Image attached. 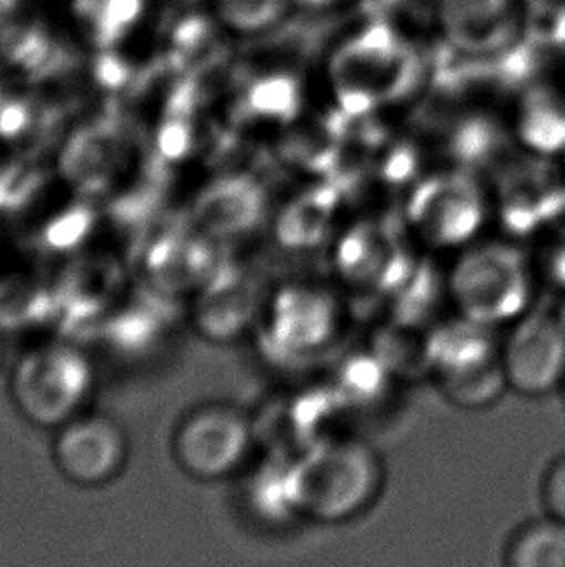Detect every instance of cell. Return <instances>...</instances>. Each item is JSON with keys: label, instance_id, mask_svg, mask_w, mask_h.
I'll return each mask as SVG.
<instances>
[{"label": "cell", "instance_id": "1", "mask_svg": "<svg viewBox=\"0 0 565 567\" xmlns=\"http://www.w3.org/2000/svg\"><path fill=\"white\" fill-rule=\"evenodd\" d=\"M386 488V463L357 437L318 444L287 478L290 507L308 522L345 525L374 507Z\"/></svg>", "mask_w": 565, "mask_h": 567}, {"label": "cell", "instance_id": "2", "mask_svg": "<svg viewBox=\"0 0 565 567\" xmlns=\"http://www.w3.org/2000/svg\"><path fill=\"white\" fill-rule=\"evenodd\" d=\"M421 56L388 23H368L331 54L329 82L347 109L378 107L405 97L421 80Z\"/></svg>", "mask_w": 565, "mask_h": 567}, {"label": "cell", "instance_id": "3", "mask_svg": "<svg viewBox=\"0 0 565 567\" xmlns=\"http://www.w3.org/2000/svg\"><path fill=\"white\" fill-rule=\"evenodd\" d=\"M95 388L90 359L74 347L49 343L23 353L10 372L8 391L25 421L56 430L84 413Z\"/></svg>", "mask_w": 565, "mask_h": 567}, {"label": "cell", "instance_id": "4", "mask_svg": "<svg viewBox=\"0 0 565 567\" xmlns=\"http://www.w3.org/2000/svg\"><path fill=\"white\" fill-rule=\"evenodd\" d=\"M451 297L463 320L494 328L515 322L531 302V274L512 246H476L451 271Z\"/></svg>", "mask_w": 565, "mask_h": 567}, {"label": "cell", "instance_id": "5", "mask_svg": "<svg viewBox=\"0 0 565 567\" xmlns=\"http://www.w3.org/2000/svg\"><path fill=\"white\" fill-rule=\"evenodd\" d=\"M254 447L253 422L230 403H202L178 421L171 440L175 463L196 481H223L245 465Z\"/></svg>", "mask_w": 565, "mask_h": 567}, {"label": "cell", "instance_id": "6", "mask_svg": "<svg viewBox=\"0 0 565 567\" xmlns=\"http://www.w3.org/2000/svg\"><path fill=\"white\" fill-rule=\"evenodd\" d=\"M489 330L461 318L459 330L443 333L430 351L435 385L459 409H486L510 391L500 343L489 338Z\"/></svg>", "mask_w": 565, "mask_h": 567}, {"label": "cell", "instance_id": "7", "mask_svg": "<svg viewBox=\"0 0 565 567\" xmlns=\"http://www.w3.org/2000/svg\"><path fill=\"white\" fill-rule=\"evenodd\" d=\"M510 391L541 399L559 393L565 380V331L551 310H527L500 341Z\"/></svg>", "mask_w": 565, "mask_h": 567}, {"label": "cell", "instance_id": "8", "mask_svg": "<svg viewBox=\"0 0 565 567\" xmlns=\"http://www.w3.org/2000/svg\"><path fill=\"white\" fill-rule=\"evenodd\" d=\"M51 455L66 483L100 488L121 476L131 445L123 426L111 416L82 413L54 430Z\"/></svg>", "mask_w": 565, "mask_h": 567}, {"label": "cell", "instance_id": "9", "mask_svg": "<svg viewBox=\"0 0 565 567\" xmlns=\"http://www.w3.org/2000/svg\"><path fill=\"white\" fill-rule=\"evenodd\" d=\"M443 38L461 54L490 56L507 51L520 39V0H440Z\"/></svg>", "mask_w": 565, "mask_h": 567}, {"label": "cell", "instance_id": "10", "mask_svg": "<svg viewBox=\"0 0 565 567\" xmlns=\"http://www.w3.org/2000/svg\"><path fill=\"white\" fill-rule=\"evenodd\" d=\"M507 567H565V523L551 515L521 523L502 548Z\"/></svg>", "mask_w": 565, "mask_h": 567}, {"label": "cell", "instance_id": "11", "mask_svg": "<svg viewBox=\"0 0 565 567\" xmlns=\"http://www.w3.org/2000/svg\"><path fill=\"white\" fill-rule=\"evenodd\" d=\"M2 51L10 61L33 76L53 72L62 61V53L54 45L53 39L33 25L8 31L2 39Z\"/></svg>", "mask_w": 565, "mask_h": 567}, {"label": "cell", "instance_id": "12", "mask_svg": "<svg viewBox=\"0 0 565 567\" xmlns=\"http://www.w3.org/2000/svg\"><path fill=\"white\" fill-rule=\"evenodd\" d=\"M521 131L536 146H552L565 140V107L548 95H535L525 101Z\"/></svg>", "mask_w": 565, "mask_h": 567}, {"label": "cell", "instance_id": "13", "mask_svg": "<svg viewBox=\"0 0 565 567\" xmlns=\"http://www.w3.org/2000/svg\"><path fill=\"white\" fill-rule=\"evenodd\" d=\"M290 0H219L225 22L240 31L268 30L281 20Z\"/></svg>", "mask_w": 565, "mask_h": 567}, {"label": "cell", "instance_id": "14", "mask_svg": "<svg viewBox=\"0 0 565 567\" xmlns=\"http://www.w3.org/2000/svg\"><path fill=\"white\" fill-rule=\"evenodd\" d=\"M142 12V0H103L90 23L100 47L115 45Z\"/></svg>", "mask_w": 565, "mask_h": 567}, {"label": "cell", "instance_id": "15", "mask_svg": "<svg viewBox=\"0 0 565 567\" xmlns=\"http://www.w3.org/2000/svg\"><path fill=\"white\" fill-rule=\"evenodd\" d=\"M298 85L289 76H271L254 84L250 105L264 115H285L297 105Z\"/></svg>", "mask_w": 565, "mask_h": 567}, {"label": "cell", "instance_id": "16", "mask_svg": "<svg viewBox=\"0 0 565 567\" xmlns=\"http://www.w3.org/2000/svg\"><path fill=\"white\" fill-rule=\"evenodd\" d=\"M538 502L544 515L565 523V452L546 463L538 481Z\"/></svg>", "mask_w": 565, "mask_h": 567}, {"label": "cell", "instance_id": "17", "mask_svg": "<svg viewBox=\"0 0 565 567\" xmlns=\"http://www.w3.org/2000/svg\"><path fill=\"white\" fill-rule=\"evenodd\" d=\"M95 76L100 80L101 85L115 90L129 82L131 69L123 59H119L115 54H103L95 66Z\"/></svg>", "mask_w": 565, "mask_h": 567}, {"label": "cell", "instance_id": "18", "mask_svg": "<svg viewBox=\"0 0 565 567\" xmlns=\"http://www.w3.org/2000/svg\"><path fill=\"white\" fill-rule=\"evenodd\" d=\"M207 39V23L204 20H188L176 30L175 43L183 53H194Z\"/></svg>", "mask_w": 565, "mask_h": 567}, {"label": "cell", "instance_id": "19", "mask_svg": "<svg viewBox=\"0 0 565 567\" xmlns=\"http://www.w3.org/2000/svg\"><path fill=\"white\" fill-rule=\"evenodd\" d=\"M30 121V109L22 101H8L0 107V132L16 134Z\"/></svg>", "mask_w": 565, "mask_h": 567}, {"label": "cell", "instance_id": "20", "mask_svg": "<svg viewBox=\"0 0 565 567\" xmlns=\"http://www.w3.org/2000/svg\"><path fill=\"white\" fill-rule=\"evenodd\" d=\"M186 144H188V128L176 118L171 121L161 132V146L167 154H181Z\"/></svg>", "mask_w": 565, "mask_h": 567}, {"label": "cell", "instance_id": "21", "mask_svg": "<svg viewBox=\"0 0 565 567\" xmlns=\"http://www.w3.org/2000/svg\"><path fill=\"white\" fill-rule=\"evenodd\" d=\"M298 7L310 8V10H326V8H336L343 4L347 0H290Z\"/></svg>", "mask_w": 565, "mask_h": 567}, {"label": "cell", "instance_id": "22", "mask_svg": "<svg viewBox=\"0 0 565 567\" xmlns=\"http://www.w3.org/2000/svg\"><path fill=\"white\" fill-rule=\"evenodd\" d=\"M552 312L556 316V320H558L559 326H562V330L565 331V295L558 300L556 307H552Z\"/></svg>", "mask_w": 565, "mask_h": 567}, {"label": "cell", "instance_id": "23", "mask_svg": "<svg viewBox=\"0 0 565 567\" xmlns=\"http://www.w3.org/2000/svg\"><path fill=\"white\" fill-rule=\"evenodd\" d=\"M16 2H18V0H0V20L14 8Z\"/></svg>", "mask_w": 565, "mask_h": 567}, {"label": "cell", "instance_id": "24", "mask_svg": "<svg viewBox=\"0 0 565 567\" xmlns=\"http://www.w3.org/2000/svg\"><path fill=\"white\" fill-rule=\"evenodd\" d=\"M559 395H562V399H564V405H565V380H564V383H562V388H559Z\"/></svg>", "mask_w": 565, "mask_h": 567}, {"label": "cell", "instance_id": "25", "mask_svg": "<svg viewBox=\"0 0 565 567\" xmlns=\"http://www.w3.org/2000/svg\"><path fill=\"white\" fill-rule=\"evenodd\" d=\"M0 359H2V343H0Z\"/></svg>", "mask_w": 565, "mask_h": 567}]
</instances>
